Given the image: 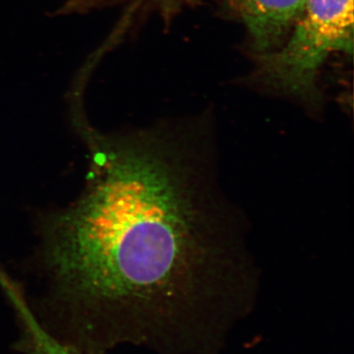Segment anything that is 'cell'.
Here are the masks:
<instances>
[{
  "instance_id": "obj_1",
  "label": "cell",
  "mask_w": 354,
  "mask_h": 354,
  "mask_svg": "<svg viewBox=\"0 0 354 354\" xmlns=\"http://www.w3.org/2000/svg\"><path fill=\"white\" fill-rule=\"evenodd\" d=\"M72 113L92 174L44 228L55 337L86 354H221L257 304L260 269L215 141L180 127L102 134L81 104Z\"/></svg>"
},
{
  "instance_id": "obj_4",
  "label": "cell",
  "mask_w": 354,
  "mask_h": 354,
  "mask_svg": "<svg viewBox=\"0 0 354 354\" xmlns=\"http://www.w3.org/2000/svg\"><path fill=\"white\" fill-rule=\"evenodd\" d=\"M0 283L10 300L20 323V339L15 348L23 354H86L65 344L39 322L30 309L20 290L8 279L0 274Z\"/></svg>"
},
{
  "instance_id": "obj_5",
  "label": "cell",
  "mask_w": 354,
  "mask_h": 354,
  "mask_svg": "<svg viewBox=\"0 0 354 354\" xmlns=\"http://www.w3.org/2000/svg\"><path fill=\"white\" fill-rule=\"evenodd\" d=\"M116 0H66L65 1L64 9L69 12H82V11H88L91 9L99 8V7L111 6ZM164 3L165 6L176 3V2L183 1V0H158Z\"/></svg>"
},
{
  "instance_id": "obj_3",
  "label": "cell",
  "mask_w": 354,
  "mask_h": 354,
  "mask_svg": "<svg viewBox=\"0 0 354 354\" xmlns=\"http://www.w3.org/2000/svg\"><path fill=\"white\" fill-rule=\"evenodd\" d=\"M243 20L256 50H277L304 9L305 0H230Z\"/></svg>"
},
{
  "instance_id": "obj_2",
  "label": "cell",
  "mask_w": 354,
  "mask_h": 354,
  "mask_svg": "<svg viewBox=\"0 0 354 354\" xmlns=\"http://www.w3.org/2000/svg\"><path fill=\"white\" fill-rule=\"evenodd\" d=\"M353 0H305L290 39L263 57L268 82L307 94L317 74L335 53H353Z\"/></svg>"
}]
</instances>
